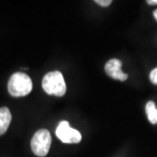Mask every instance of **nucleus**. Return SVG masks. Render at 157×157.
Listing matches in <instances>:
<instances>
[{"label": "nucleus", "mask_w": 157, "mask_h": 157, "mask_svg": "<svg viewBox=\"0 0 157 157\" xmlns=\"http://www.w3.org/2000/svg\"><path fill=\"white\" fill-rule=\"evenodd\" d=\"M122 62L117 59H109L105 65V71L108 76L114 79L125 81L128 78V74L121 71Z\"/></svg>", "instance_id": "39448f33"}, {"label": "nucleus", "mask_w": 157, "mask_h": 157, "mask_svg": "<svg viewBox=\"0 0 157 157\" xmlns=\"http://www.w3.org/2000/svg\"><path fill=\"white\" fill-rule=\"evenodd\" d=\"M56 135L64 143H78L81 135L76 129L72 128L67 121H60L56 129Z\"/></svg>", "instance_id": "20e7f679"}, {"label": "nucleus", "mask_w": 157, "mask_h": 157, "mask_svg": "<svg viewBox=\"0 0 157 157\" xmlns=\"http://www.w3.org/2000/svg\"><path fill=\"white\" fill-rule=\"evenodd\" d=\"M11 121V113L8 107L0 108V135H4L7 131Z\"/></svg>", "instance_id": "423d86ee"}, {"label": "nucleus", "mask_w": 157, "mask_h": 157, "mask_svg": "<svg viewBox=\"0 0 157 157\" xmlns=\"http://www.w3.org/2000/svg\"><path fill=\"white\" fill-rule=\"evenodd\" d=\"M33 89V81L26 73H15L8 82V91L13 97L26 96Z\"/></svg>", "instance_id": "f257e3e1"}, {"label": "nucleus", "mask_w": 157, "mask_h": 157, "mask_svg": "<svg viewBox=\"0 0 157 157\" xmlns=\"http://www.w3.org/2000/svg\"><path fill=\"white\" fill-rule=\"evenodd\" d=\"M146 113L148 121L152 124L157 123V108L154 101H148L146 105Z\"/></svg>", "instance_id": "0eeeda50"}, {"label": "nucleus", "mask_w": 157, "mask_h": 157, "mask_svg": "<svg viewBox=\"0 0 157 157\" xmlns=\"http://www.w3.org/2000/svg\"><path fill=\"white\" fill-rule=\"evenodd\" d=\"M147 3L150 6H154V5H157V0H147Z\"/></svg>", "instance_id": "9d476101"}, {"label": "nucleus", "mask_w": 157, "mask_h": 157, "mask_svg": "<svg viewBox=\"0 0 157 157\" xmlns=\"http://www.w3.org/2000/svg\"><path fill=\"white\" fill-rule=\"evenodd\" d=\"M149 78H150V80L153 84L157 85V67L152 70Z\"/></svg>", "instance_id": "6e6552de"}, {"label": "nucleus", "mask_w": 157, "mask_h": 157, "mask_svg": "<svg viewBox=\"0 0 157 157\" xmlns=\"http://www.w3.org/2000/svg\"><path fill=\"white\" fill-rule=\"evenodd\" d=\"M96 4H98L99 6L106 7V6H110L112 4V0H96Z\"/></svg>", "instance_id": "1a4fd4ad"}, {"label": "nucleus", "mask_w": 157, "mask_h": 157, "mask_svg": "<svg viewBox=\"0 0 157 157\" xmlns=\"http://www.w3.org/2000/svg\"><path fill=\"white\" fill-rule=\"evenodd\" d=\"M42 87L46 94L58 97H61L67 92L64 77L59 71L46 73L42 80Z\"/></svg>", "instance_id": "f03ea898"}, {"label": "nucleus", "mask_w": 157, "mask_h": 157, "mask_svg": "<svg viewBox=\"0 0 157 157\" xmlns=\"http://www.w3.org/2000/svg\"><path fill=\"white\" fill-rule=\"evenodd\" d=\"M153 14H154V17H155V20L157 21V9H156V10H155V11H154Z\"/></svg>", "instance_id": "9b49d317"}, {"label": "nucleus", "mask_w": 157, "mask_h": 157, "mask_svg": "<svg viewBox=\"0 0 157 157\" xmlns=\"http://www.w3.org/2000/svg\"><path fill=\"white\" fill-rule=\"evenodd\" d=\"M52 143V136L47 129L42 128L38 130L31 140L32 150L39 157L45 156L50 149Z\"/></svg>", "instance_id": "7ed1b4c3"}]
</instances>
